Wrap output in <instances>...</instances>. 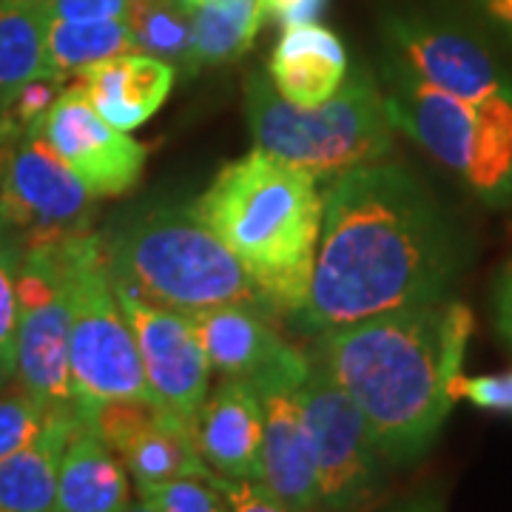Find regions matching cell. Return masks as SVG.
<instances>
[{
	"label": "cell",
	"mask_w": 512,
	"mask_h": 512,
	"mask_svg": "<svg viewBox=\"0 0 512 512\" xmlns=\"http://www.w3.org/2000/svg\"><path fill=\"white\" fill-rule=\"evenodd\" d=\"M111 285L177 313L245 305L274 313L242 268L194 208L151 205L117 220L103 234Z\"/></svg>",
	"instance_id": "4"
},
{
	"label": "cell",
	"mask_w": 512,
	"mask_h": 512,
	"mask_svg": "<svg viewBox=\"0 0 512 512\" xmlns=\"http://www.w3.org/2000/svg\"><path fill=\"white\" fill-rule=\"evenodd\" d=\"M69 365L80 419L109 399H151L140 350L111 285L103 234L74 239Z\"/></svg>",
	"instance_id": "7"
},
{
	"label": "cell",
	"mask_w": 512,
	"mask_h": 512,
	"mask_svg": "<svg viewBox=\"0 0 512 512\" xmlns=\"http://www.w3.org/2000/svg\"><path fill=\"white\" fill-rule=\"evenodd\" d=\"M484 6L490 9L493 18H498L501 23H507L512 29V0H484Z\"/></svg>",
	"instance_id": "37"
},
{
	"label": "cell",
	"mask_w": 512,
	"mask_h": 512,
	"mask_svg": "<svg viewBox=\"0 0 512 512\" xmlns=\"http://www.w3.org/2000/svg\"><path fill=\"white\" fill-rule=\"evenodd\" d=\"M46 416L49 410L26 390L20 387H15L12 393L0 390V461L35 439Z\"/></svg>",
	"instance_id": "27"
},
{
	"label": "cell",
	"mask_w": 512,
	"mask_h": 512,
	"mask_svg": "<svg viewBox=\"0 0 512 512\" xmlns=\"http://www.w3.org/2000/svg\"><path fill=\"white\" fill-rule=\"evenodd\" d=\"M123 52H134V40L126 18L114 20H55L46 32V63L49 77L69 83L83 69Z\"/></svg>",
	"instance_id": "24"
},
{
	"label": "cell",
	"mask_w": 512,
	"mask_h": 512,
	"mask_svg": "<svg viewBox=\"0 0 512 512\" xmlns=\"http://www.w3.org/2000/svg\"><path fill=\"white\" fill-rule=\"evenodd\" d=\"M495 313H498V328L512 342V259L501 271L498 288H495Z\"/></svg>",
	"instance_id": "34"
},
{
	"label": "cell",
	"mask_w": 512,
	"mask_h": 512,
	"mask_svg": "<svg viewBox=\"0 0 512 512\" xmlns=\"http://www.w3.org/2000/svg\"><path fill=\"white\" fill-rule=\"evenodd\" d=\"M384 109L436 163L487 202L512 197V100H464L387 69Z\"/></svg>",
	"instance_id": "6"
},
{
	"label": "cell",
	"mask_w": 512,
	"mask_h": 512,
	"mask_svg": "<svg viewBox=\"0 0 512 512\" xmlns=\"http://www.w3.org/2000/svg\"><path fill=\"white\" fill-rule=\"evenodd\" d=\"M296 390L299 384L288 382L265 384L256 390L262 402V450L256 484L291 510L322 512L311 439Z\"/></svg>",
	"instance_id": "15"
},
{
	"label": "cell",
	"mask_w": 512,
	"mask_h": 512,
	"mask_svg": "<svg viewBox=\"0 0 512 512\" xmlns=\"http://www.w3.org/2000/svg\"><path fill=\"white\" fill-rule=\"evenodd\" d=\"M191 9V55L202 66L231 63L254 46L265 18L262 0H202Z\"/></svg>",
	"instance_id": "23"
},
{
	"label": "cell",
	"mask_w": 512,
	"mask_h": 512,
	"mask_svg": "<svg viewBox=\"0 0 512 512\" xmlns=\"http://www.w3.org/2000/svg\"><path fill=\"white\" fill-rule=\"evenodd\" d=\"M183 3H188V6H194V3H202V0H183Z\"/></svg>",
	"instance_id": "40"
},
{
	"label": "cell",
	"mask_w": 512,
	"mask_h": 512,
	"mask_svg": "<svg viewBox=\"0 0 512 512\" xmlns=\"http://www.w3.org/2000/svg\"><path fill=\"white\" fill-rule=\"evenodd\" d=\"M311 439L322 512H367L387 484V458L348 393L311 362L296 390Z\"/></svg>",
	"instance_id": "9"
},
{
	"label": "cell",
	"mask_w": 512,
	"mask_h": 512,
	"mask_svg": "<svg viewBox=\"0 0 512 512\" xmlns=\"http://www.w3.org/2000/svg\"><path fill=\"white\" fill-rule=\"evenodd\" d=\"M55 20H114L126 18L128 0H49Z\"/></svg>",
	"instance_id": "32"
},
{
	"label": "cell",
	"mask_w": 512,
	"mask_h": 512,
	"mask_svg": "<svg viewBox=\"0 0 512 512\" xmlns=\"http://www.w3.org/2000/svg\"><path fill=\"white\" fill-rule=\"evenodd\" d=\"M191 208L242 262L271 311L302 308L325 211L308 171L254 148L222 165Z\"/></svg>",
	"instance_id": "3"
},
{
	"label": "cell",
	"mask_w": 512,
	"mask_h": 512,
	"mask_svg": "<svg viewBox=\"0 0 512 512\" xmlns=\"http://www.w3.org/2000/svg\"><path fill=\"white\" fill-rule=\"evenodd\" d=\"M40 131L97 200L123 197L143 174L146 146L128 131L109 126L74 80L63 86L55 106L40 120Z\"/></svg>",
	"instance_id": "12"
},
{
	"label": "cell",
	"mask_w": 512,
	"mask_h": 512,
	"mask_svg": "<svg viewBox=\"0 0 512 512\" xmlns=\"http://www.w3.org/2000/svg\"><path fill=\"white\" fill-rule=\"evenodd\" d=\"M20 131H23V128H20L9 114H0V163L9 160V151L15 146Z\"/></svg>",
	"instance_id": "36"
},
{
	"label": "cell",
	"mask_w": 512,
	"mask_h": 512,
	"mask_svg": "<svg viewBox=\"0 0 512 512\" xmlns=\"http://www.w3.org/2000/svg\"><path fill=\"white\" fill-rule=\"evenodd\" d=\"M387 55L396 72L464 100H512V83L470 35L430 20H393Z\"/></svg>",
	"instance_id": "13"
},
{
	"label": "cell",
	"mask_w": 512,
	"mask_h": 512,
	"mask_svg": "<svg viewBox=\"0 0 512 512\" xmlns=\"http://www.w3.org/2000/svg\"><path fill=\"white\" fill-rule=\"evenodd\" d=\"M74 237L26 245L18 274L15 384L49 413L80 419L69 365Z\"/></svg>",
	"instance_id": "8"
},
{
	"label": "cell",
	"mask_w": 512,
	"mask_h": 512,
	"mask_svg": "<svg viewBox=\"0 0 512 512\" xmlns=\"http://www.w3.org/2000/svg\"><path fill=\"white\" fill-rule=\"evenodd\" d=\"M94 197L43 137L40 123L18 134L0 177V217L26 245L92 231Z\"/></svg>",
	"instance_id": "10"
},
{
	"label": "cell",
	"mask_w": 512,
	"mask_h": 512,
	"mask_svg": "<svg viewBox=\"0 0 512 512\" xmlns=\"http://www.w3.org/2000/svg\"><path fill=\"white\" fill-rule=\"evenodd\" d=\"M49 0H0V111L37 77H49Z\"/></svg>",
	"instance_id": "22"
},
{
	"label": "cell",
	"mask_w": 512,
	"mask_h": 512,
	"mask_svg": "<svg viewBox=\"0 0 512 512\" xmlns=\"http://www.w3.org/2000/svg\"><path fill=\"white\" fill-rule=\"evenodd\" d=\"M80 421L49 413L40 433L0 461V512H52L60 458Z\"/></svg>",
	"instance_id": "20"
},
{
	"label": "cell",
	"mask_w": 512,
	"mask_h": 512,
	"mask_svg": "<svg viewBox=\"0 0 512 512\" xmlns=\"http://www.w3.org/2000/svg\"><path fill=\"white\" fill-rule=\"evenodd\" d=\"M191 436L205 467L231 481H259L262 402L248 382L222 379L194 416Z\"/></svg>",
	"instance_id": "16"
},
{
	"label": "cell",
	"mask_w": 512,
	"mask_h": 512,
	"mask_svg": "<svg viewBox=\"0 0 512 512\" xmlns=\"http://www.w3.org/2000/svg\"><path fill=\"white\" fill-rule=\"evenodd\" d=\"M473 313L453 299L379 313L313 336L311 359L362 410L390 467L416 464L456 396Z\"/></svg>",
	"instance_id": "2"
},
{
	"label": "cell",
	"mask_w": 512,
	"mask_h": 512,
	"mask_svg": "<svg viewBox=\"0 0 512 512\" xmlns=\"http://www.w3.org/2000/svg\"><path fill=\"white\" fill-rule=\"evenodd\" d=\"M262 6L265 15H271L285 26H296V23H313L322 12L325 0H262Z\"/></svg>",
	"instance_id": "33"
},
{
	"label": "cell",
	"mask_w": 512,
	"mask_h": 512,
	"mask_svg": "<svg viewBox=\"0 0 512 512\" xmlns=\"http://www.w3.org/2000/svg\"><path fill=\"white\" fill-rule=\"evenodd\" d=\"M114 296L134 333L151 399L191 427L211 382V365L197 330L185 313L151 305L126 288L114 285Z\"/></svg>",
	"instance_id": "11"
},
{
	"label": "cell",
	"mask_w": 512,
	"mask_h": 512,
	"mask_svg": "<svg viewBox=\"0 0 512 512\" xmlns=\"http://www.w3.org/2000/svg\"><path fill=\"white\" fill-rule=\"evenodd\" d=\"M373 512H447L444 510V501H441L439 493L433 490H424V493L410 495V498H402V501H393L382 510Z\"/></svg>",
	"instance_id": "35"
},
{
	"label": "cell",
	"mask_w": 512,
	"mask_h": 512,
	"mask_svg": "<svg viewBox=\"0 0 512 512\" xmlns=\"http://www.w3.org/2000/svg\"><path fill=\"white\" fill-rule=\"evenodd\" d=\"M311 288L291 325L302 336L447 296L461 245L433 194L399 163H365L322 194Z\"/></svg>",
	"instance_id": "1"
},
{
	"label": "cell",
	"mask_w": 512,
	"mask_h": 512,
	"mask_svg": "<svg viewBox=\"0 0 512 512\" xmlns=\"http://www.w3.org/2000/svg\"><path fill=\"white\" fill-rule=\"evenodd\" d=\"M120 512H157V510H154V504H151V501H146V498H137V501L131 498V501H128L126 507H123Z\"/></svg>",
	"instance_id": "38"
},
{
	"label": "cell",
	"mask_w": 512,
	"mask_h": 512,
	"mask_svg": "<svg viewBox=\"0 0 512 512\" xmlns=\"http://www.w3.org/2000/svg\"><path fill=\"white\" fill-rule=\"evenodd\" d=\"M140 498L151 501L157 512H231L225 495L214 481V473L205 478L197 476L171 481V484H163Z\"/></svg>",
	"instance_id": "28"
},
{
	"label": "cell",
	"mask_w": 512,
	"mask_h": 512,
	"mask_svg": "<svg viewBox=\"0 0 512 512\" xmlns=\"http://www.w3.org/2000/svg\"><path fill=\"white\" fill-rule=\"evenodd\" d=\"M245 114L259 151L308 171L313 180L384 160L393 151V123L373 77L356 72L319 106H293L268 74L245 83Z\"/></svg>",
	"instance_id": "5"
},
{
	"label": "cell",
	"mask_w": 512,
	"mask_h": 512,
	"mask_svg": "<svg viewBox=\"0 0 512 512\" xmlns=\"http://www.w3.org/2000/svg\"><path fill=\"white\" fill-rule=\"evenodd\" d=\"M134 52L160 57L177 74H197L191 55V9L183 0H128Z\"/></svg>",
	"instance_id": "25"
},
{
	"label": "cell",
	"mask_w": 512,
	"mask_h": 512,
	"mask_svg": "<svg viewBox=\"0 0 512 512\" xmlns=\"http://www.w3.org/2000/svg\"><path fill=\"white\" fill-rule=\"evenodd\" d=\"M26 242L0 217V365L15 379V342H18V274Z\"/></svg>",
	"instance_id": "26"
},
{
	"label": "cell",
	"mask_w": 512,
	"mask_h": 512,
	"mask_svg": "<svg viewBox=\"0 0 512 512\" xmlns=\"http://www.w3.org/2000/svg\"><path fill=\"white\" fill-rule=\"evenodd\" d=\"M63 86L66 83H60L55 77H37L32 83H26L23 89L18 92V97L12 100V106L9 109H3L20 128L26 126H35L40 123L49 109L55 106V100L63 92Z\"/></svg>",
	"instance_id": "30"
},
{
	"label": "cell",
	"mask_w": 512,
	"mask_h": 512,
	"mask_svg": "<svg viewBox=\"0 0 512 512\" xmlns=\"http://www.w3.org/2000/svg\"><path fill=\"white\" fill-rule=\"evenodd\" d=\"M12 154V151H9ZM3 168H6V163H0V177H3Z\"/></svg>",
	"instance_id": "41"
},
{
	"label": "cell",
	"mask_w": 512,
	"mask_h": 512,
	"mask_svg": "<svg viewBox=\"0 0 512 512\" xmlns=\"http://www.w3.org/2000/svg\"><path fill=\"white\" fill-rule=\"evenodd\" d=\"M217 487L228 501V510L231 512H296L285 504L274 501L271 495L265 493L259 484L254 481H231V478L214 476Z\"/></svg>",
	"instance_id": "31"
},
{
	"label": "cell",
	"mask_w": 512,
	"mask_h": 512,
	"mask_svg": "<svg viewBox=\"0 0 512 512\" xmlns=\"http://www.w3.org/2000/svg\"><path fill=\"white\" fill-rule=\"evenodd\" d=\"M268 77L293 106H319L339 92L348 77V52L330 29L313 23L285 26Z\"/></svg>",
	"instance_id": "18"
},
{
	"label": "cell",
	"mask_w": 512,
	"mask_h": 512,
	"mask_svg": "<svg viewBox=\"0 0 512 512\" xmlns=\"http://www.w3.org/2000/svg\"><path fill=\"white\" fill-rule=\"evenodd\" d=\"M117 456L126 464L128 478L134 481L140 495L180 478L211 476V470L197 453L191 427H185L183 421L168 413L143 427Z\"/></svg>",
	"instance_id": "21"
},
{
	"label": "cell",
	"mask_w": 512,
	"mask_h": 512,
	"mask_svg": "<svg viewBox=\"0 0 512 512\" xmlns=\"http://www.w3.org/2000/svg\"><path fill=\"white\" fill-rule=\"evenodd\" d=\"M9 382H12V373H9L6 367L0 365V390H3V387H6Z\"/></svg>",
	"instance_id": "39"
},
{
	"label": "cell",
	"mask_w": 512,
	"mask_h": 512,
	"mask_svg": "<svg viewBox=\"0 0 512 512\" xmlns=\"http://www.w3.org/2000/svg\"><path fill=\"white\" fill-rule=\"evenodd\" d=\"M174 80V66L143 52H123L100 60L74 77L92 109L120 131H134L151 120L168 100Z\"/></svg>",
	"instance_id": "17"
},
{
	"label": "cell",
	"mask_w": 512,
	"mask_h": 512,
	"mask_svg": "<svg viewBox=\"0 0 512 512\" xmlns=\"http://www.w3.org/2000/svg\"><path fill=\"white\" fill-rule=\"evenodd\" d=\"M128 501L126 464L89 424H80L60 458L52 512H120Z\"/></svg>",
	"instance_id": "19"
},
{
	"label": "cell",
	"mask_w": 512,
	"mask_h": 512,
	"mask_svg": "<svg viewBox=\"0 0 512 512\" xmlns=\"http://www.w3.org/2000/svg\"><path fill=\"white\" fill-rule=\"evenodd\" d=\"M453 396L467 399L481 410L512 416V370L498 376H473V379L461 373L453 382Z\"/></svg>",
	"instance_id": "29"
},
{
	"label": "cell",
	"mask_w": 512,
	"mask_h": 512,
	"mask_svg": "<svg viewBox=\"0 0 512 512\" xmlns=\"http://www.w3.org/2000/svg\"><path fill=\"white\" fill-rule=\"evenodd\" d=\"M185 316L200 336L208 365L222 379H239L259 390L276 382L302 384L311 370V359L276 333L268 313L222 305Z\"/></svg>",
	"instance_id": "14"
}]
</instances>
